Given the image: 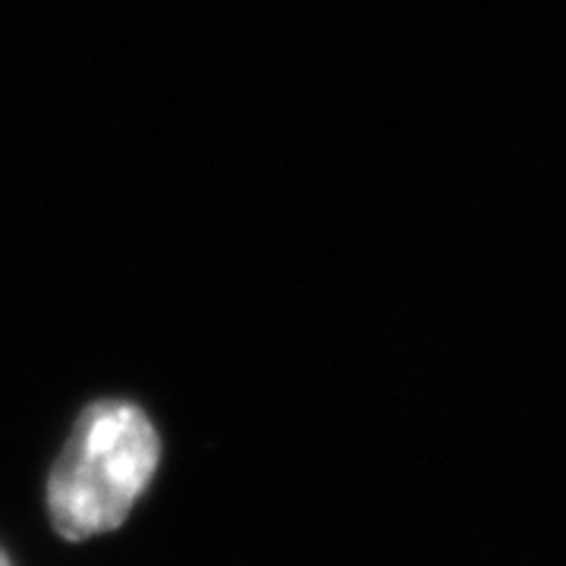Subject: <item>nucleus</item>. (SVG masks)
Listing matches in <instances>:
<instances>
[{
	"mask_svg": "<svg viewBox=\"0 0 566 566\" xmlns=\"http://www.w3.org/2000/svg\"><path fill=\"white\" fill-rule=\"evenodd\" d=\"M161 463V438L145 409L126 400L92 403L48 479V513L66 542L126 523Z\"/></svg>",
	"mask_w": 566,
	"mask_h": 566,
	"instance_id": "obj_1",
	"label": "nucleus"
},
{
	"mask_svg": "<svg viewBox=\"0 0 566 566\" xmlns=\"http://www.w3.org/2000/svg\"><path fill=\"white\" fill-rule=\"evenodd\" d=\"M0 566H13V564H10V557H7L3 551H0Z\"/></svg>",
	"mask_w": 566,
	"mask_h": 566,
	"instance_id": "obj_2",
	"label": "nucleus"
}]
</instances>
